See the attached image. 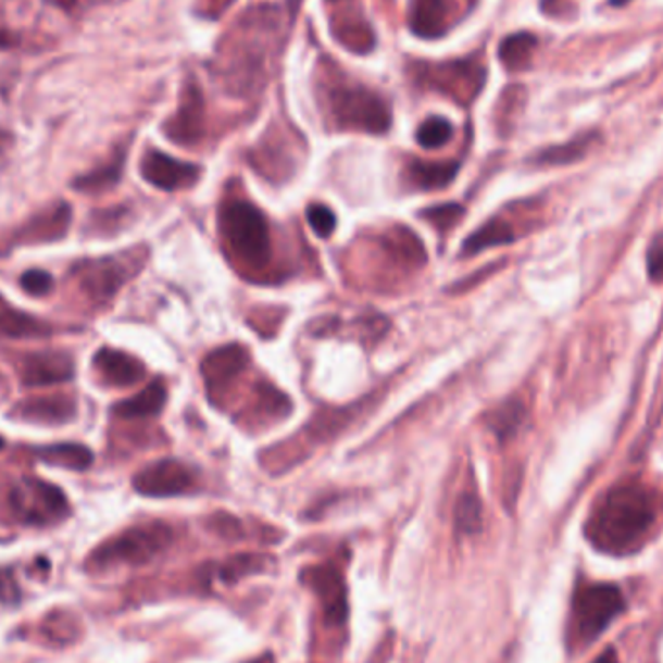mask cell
Listing matches in <instances>:
<instances>
[{
    "instance_id": "obj_5",
    "label": "cell",
    "mask_w": 663,
    "mask_h": 663,
    "mask_svg": "<svg viewBox=\"0 0 663 663\" xmlns=\"http://www.w3.org/2000/svg\"><path fill=\"white\" fill-rule=\"evenodd\" d=\"M326 105L330 117L340 128L365 130L371 135H383L390 128V109L377 91L361 84L332 78L326 88Z\"/></svg>"
},
{
    "instance_id": "obj_7",
    "label": "cell",
    "mask_w": 663,
    "mask_h": 663,
    "mask_svg": "<svg viewBox=\"0 0 663 663\" xmlns=\"http://www.w3.org/2000/svg\"><path fill=\"white\" fill-rule=\"evenodd\" d=\"M14 516L29 526H47L63 521L68 501L61 489L39 479H22L10 493Z\"/></svg>"
},
{
    "instance_id": "obj_36",
    "label": "cell",
    "mask_w": 663,
    "mask_h": 663,
    "mask_svg": "<svg viewBox=\"0 0 663 663\" xmlns=\"http://www.w3.org/2000/svg\"><path fill=\"white\" fill-rule=\"evenodd\" d=\"M22 289L34 297H46L53 289V278L43 270H27L26 274L20 278Z\"/></svg>"
},
{
    "instance_id": "obj_6",
    "label": "cell",
    "mask_w": 663,
    "mask_h": 663,
    "mask_svg": "<svg viewBox=\"0 0 663 663\" xmlns=\"http://www.w3.org/2000/svg\"><path fill=\"white\" fill-rule=\"evenodd\" d=\"M225 247L251 268L266 266L272 257L270 227L261 210L247 200H232L220 212Z\"/></svg>"
},
{
    "instance_id": "obj_15",
    "label": "cell",
    "mask_w": 663,
    "mask_h": 663,
    "mask_svg": "<svg viewBox=\"0 0 663 663\" xmlns=\"http://www.w3.org/2000/svg\"><path fill=\"white\" fill-rule=\"evenodd\" d=\"M14 417L22 422L39 423V425H64L72 422L76 415V400L72 396L53 395L41 398H29L20 402Z\"/></svg>"
},
{
    "instance_id": "obj_31",
    "label": "cell",
    "mask_w": 663,
    "mask_h": 663,
    "mask_svg": "<svg viewBox=\"0 0 663 663\" xmlns=\"http://www.w3.org/2000/svg\"><path fill=\"white\" fill-rule=\"evenodd\" d=\"M454 518L458 531L462 534H477L481 529V501L474 491H466L458 499Z\"/></svg>"
},
{
    "instance_id": "obj_11",
    "label": "cell",
    "mask_w": 663,
    "mask_h": 663,
    "mask_svg": "<svg viewBox=\"0 0 663 663\" xmlns=\"http://www.w3.org/2000/svg\"><path fill=\"white\" fill-rule=\"evenodd\" d=\"M303 580L323 603L326 621L332 625H343L348 617V596L341 574L330 565L313 566L303 573Z\"/></svg>"
},
{
    "instance_id": "obj_10",
    "label": "cell",
    "mask_w": 663,
    "mask_h": 663,
    "mask_svg": "<svg viewBox=\"0 0 663 663\" xmlns=\"http://www.w3.org/2000/svg\"><path fill=\"white\" fill-rule=\"evenodd\" d=\"M140 173H142L143 180H148L155 189L167 190V192L190 189L200 179L198 165L180 162L158 150H150L143 155Z\"/></svg>"
},
{
    "instance_id": "obj_27",
    "label": "cell",
    "mask_w": 663,
    "mask_h": 663,
    "mask_svg": "<svg viewBox=\"0 0 663 663\" xmlns=\"http://www.w3.org/2000/svg\"><path fill=\"white\" fill-rule=\"evenodd\" d=\"M536 49H538V37L528 32H521V34H512L502 41L499 57L509 71H524L531 63Z\"/></svg>"
},
{
    "instance_id": "obj_3",
    "label": "cell",
    "mask_w": 663,
    "mask_h": 663,
    "mask_svg": "<svg viewBox=\"0 0 663 663\" xmlns=\"http://www.w3.org/2000/svg\"><path fill=\"white\" fill-rule=\"evenodd\" d=\"M627 601L617 584L588 583L576 586L571 608V648L590 646L625 611Z\"/></svg>"
},
{
    "instance_id": "obj_41",
    "label": "cell",
    "mask_w": 663,
    "mask_h": 663,
    "mask_svg": "<svg viewBox=\"0 0 663 663\" xmlns=\"http://www.w3.org/2000/svg\"><path fill=\"white\" fill-rule=\"evenodd\" d=\"M628 0H610V4L613 7H623V4H627Z\"/></svg>"
},
{
    "instance_id": "obj_28",
    "label": "cell",
    "mask_w": 663,
    "mask_h": 663,
    "mask_svg": "<svg viewBox=\"0 0 663 663\" xmlns=\"http://www.w3.org/2000/svg\"><path fill=\"white\" fill-rule=\"evenodd\" d=\"M526 420V410L518 400H509L487 415V427L501 440L514 437Z\"/></svg>"
},
{
    "instance_id": "obj_2",
    "label": "cell",
    "mask_w": 663,
    "mask_h": 663,
    "mask_svg": "<svg viewBox=\"0 0 663 663\" xmlns=\"http://www.w3.org/2000/svg\"><path fill=\"white\" fill-rule=\"evenodd\" d=\"M286 14L284 9L264 7L252 10L237 24V37H241V46L229 43L225 49L227 66L222 68L227 84L234 90H239L237 93L254 90L257 78H264L262 72L268 63V37L284 34Z\"/></svg>"
},
{
    "instance_id": "obj_16",
    "label": "cell",
    "mask_w": 663,
    "mask_h": 663,
    "mask_svg": "<svg viewBox=\"0 0 663 663\" xmlns=\"http://www.w3.org/2000/svg\"><path fill=\"white\" fill-rule=\"evenodd\" d=\"M74 377V363L66 353L46 351L29 355L22 367V383L26 386H49L66 383Z\"/></svg>"
},
{
    "instance_id": "obj_30",
    "label": "cell",
    "mask_w": 663,
    "mask_h": 663,
    "mask_svg": "<svg viewBox=\"0 0 663 663\" xmlns=\"http://www.w3.org/2000/svg\"><path fill=\"white\" fill-rule=\"evenodd\" d=\"M270 563L272 561L266 555H235L234 559H229L225 565H222L220 578L227 584H234L245 578V576L264 573Z\"/></svg>"
},
{
    "instance_id": "obj_13",
    "label": "cell",
    "mask_w": 663,
    "mask_h": 663,
    "mask_svg": "<svg viewBox=\"0 0 663 663\" xmlns=\"http://www.w3.org/2000/svg\"><path fill=\"white\" fill-rule=\"evenodd\" d=\"M202 126H204V101L198 90L197 82L190 80L180 99L177 115L165 125V135L170 136L173 142L189 146L200 140Z\"/></svg>"
},
{
    "instance_id": "obj_24",
    "label": "cell",
    "mask_w": 663,
    "mask_h": 663,
    "mask_svg": "<svg viewBox=\"0 0 663 663\" xmlns=\"http://www.w3.org/2000/svg\"><path fill=\"white\" fill-rule=\"evenodd\" d=\"M37 458L43 460L47 464H51V466L66 467L72 472H84L93 462L91 450L84 445H76V442H63V445L39 449L37 450Z\"/></svg>"
},
{
    "instance_id": "obj_12",
    "label": "cell",
    "mask_w": 663,
    "mask_h": 663,
    "mask_svg": "<svg viewBox=\"0 0 663 663\" xmlns=\"http://www.w3.org/2000/svg\"><path fill=\"white\" fill-rule=\"evenodd\" d=\"M427 71V82L452 98L470 99L481 90L485 82V71L479 64L470 61L442 64V66H423Z\"/></svg>"
},
{
    "instance_id": "obj_39",
    "label": "cell",
    "mask_w": 663,
    "mask_h": 663,
    "mask_svg": "<svg viewBox=\"0 0 663 663\" xmlns=\"http://www.w3.org/2000/svg\"><path fill=\"white\" fill-rule=\"evenodd\" d=\"M592 663H617V654L613 648H608L605 652H601Z\"/></svg>"
},
{
    "instance_id": "obj_37",
    "label": "cell",
    "mask_w": 663,
    "mask_h": 663,
    "mask_svg": "<svg viewBox=\"0 0 663 663\" xmlns=\"http://www.w3.org/2000/svg\"><path fill=\"white\" fill-rule=\"evenodd\" d=\"M646 266H648V278L655 282V284H662L663 282V234L655 235L654 241L648 249V259H646Z\"/></svg>"
},
{
    "instance_id": "obj_42",
    "label": "cell",
    "mask_w": 663,
    "mask_h": 663,
    "mask_svg": "<svg viewBox=\"0 0 663 663\" xmlns=\"http://www.w3.org/2000/svg\"><path fill=\"white\" fill-rule=\"evenodd\" d=\"M332 2H338V0H332Z\"/></svg>"
},
{
    "instance_id": "obj_4",
    "label": "cell",
    "mask_w": 663,
    "mask_h": 663,
    "mask_svg": "<svg viewBox=\"0 0 663 663\" xmlns=\"http://www.w3.org/2000/svg\"><path fill=\"white\" fill-rule=\"evenodd\" d=\"M171 541L173 529L167 524H140L96 547L88 556V568L93 573H103L118 566L148 565L155 556L162 555Z\"/></svg>"
},
{
    "instance_id": "obj_32",
    "label": "cell",
    "mask_w": 663,
    "mask_h": 663,
    "mask_svg": "<svg viewBox=\"0 0 663 663\" xmlns=\"http://www.w3.org/2000/svg\"><path fill=\"white\" fill-rule=\"evenodd\" d=\"M454 135V128L450 125L447 118L430 117L417 128V142L422 148L427 150H437L440 146L450 142V138Z\"/></svg>"
},
{
    "instance_id": "obj_22",
    "label": "cell",
    "mask_w": 663,
    "mask_h": 663,
    "mask_svg": "<svg viewBox=\"0 0 663 663\" xmlns=\"http://www.w3.org/2000/svg\"><path fill=\"white\" fill-rule=\"evenodd\" d=\"M598 138H600L598 133L576 136L574 140L541 150L531 162L536 165H568V163L580 162L584 155L590 152V148Z\"/></svg>"
},
{
    "instance_id": "obj_20",
    "label": "cell",
    "mask_w": 663,
    "mask_h": 663,
    "mask_svg": "<svg viewBox=\"0 0 663 663\" xmlns=\"http://www.w3.org/2000/svg\"><path fill=\"white\" fill-rule=\"evenodd\" d=\"M460 170L458 162H415L408 165V180L415 189L437 190L449 187Z\"/></svg>"
},
{
    "instance_id": "obj_35",
    "label": "cell",
    "mask_w": 663,
    "mask_h": 663,
    "mask_svg": "<svg viewBox=\"0 0 663 663\" xmlns=\"http://www.w3.org/2000/svg\"><path fill=\"white\" fill-rule=\"evenodd\" d=\"M307 220L313 227L314 234L323 237V239L330 237L336 229V215L330 208L324 207V204H311L307 210Z\"/></svg>"
},
{
    "instance_id": "obj_21",
    "label": "cell",
    "mask_w": 663,
    "mask_h": 663,
    "mask_svg": "<svg viewBox=\"0 0 663 663\" xmlns=\"http://www.w3.org/2000/svg\"><path fill=\"white\" fill-rule=\"evenodd\" d=\"M71 224V208L68 204H57L53 210L37 215L24 229L26 241H57L63 237Z\"/></svg>"
},
{
    "instance_id": "obj_40",
    "label": "cell",
    "mask_w": 663,
    "mask_h": 663,
    "mask_svg": "<svg viewBox=\"0 0 663 663\" xmlns=\"http://www.w3.org/2000/svg\"><path fill=\"white\" fill-rule=\"evenodd\" d=\"M247 663H276V658L272 654H262L257 660H251V662Z\"/></svg>"
},
{
    "instance_id": "obj_19",
    "label": "cell",
    "mask_w": 663,
    "mask_h": 663,
    "mask_svg": "<svg viewBox=\"0 0 663 663\" xmlns=\"http://www.w3.org/2000/svg\"><path fill=\"white\" fill-rule=\"evenodd\" d=\"M165 402H167V388L162 380H155L152 385L146 386L140 395L117 403L113 410L123 420H143L162 413Z\"/></svg>"
},
{
    "instance_id": "obj_8",
    "label": "cell",
    "mask_w": 663,
    "mask_h": 663,
    "mask_svg": "<svg viewBox=\"0 0 663 663\" xmlns=\"http://www.w3.org/2000/svg\"><path fill=\"white\" fill-rule=\"evenodd\" d=\"M136 493L143 497H179L192 493L198 487V475L179 460H160L142 467L133 479Z\"/></svg>"
},
{
    "instance_id": "obj_23",
    "label": "cell",
    "mask_w": 663,
    "mask_h": 663,
    "mask_svg": "<svg viewBox=\"0 0 663 663\" xmlns=\"http://www.w3.org/2000/svg\"><path fill=\"white\" fill-rule=\"evenodd\" d=\"M516 235L509 222L504 220H489L487 224L481 225L475 234L470 235L464 245H462V257H474L477 252L499 247V245H509L514 241Z\"/></svg>"
},
{
    "instance_id": "obj_29",
    "label": "cell",
    "mask_w": 663,
    "mask_h": 663,
    "mask_svg": "<svg viewBox=\"0 0 663 663\" xmlns=\"http://www.w3.org/2000/svg\"><path fill=\"white\" fill-rule=\"evenodd\" d=\"M123 163H125V155H118L117 160H113L108 165L82 175L80 179L74 180V189H78L80 192H88V195H91V192L96 195V192H101V190L115 187L118 179H121Z\"/></svg>"
},
{
    "instance_id": "obj_25",
    "label": "cell",
    "mask_w": 663,
    "mask_h": 663,
    "mask_svg": "<svg viewBox=\"0 0 663 663\" xmlns=\"http://www.w3.org/2000/svg\"><path fill=\"white\" fill-rule=\"evenodd\" d=\"M51 334V326L34 318L32 314L20 313L9 307H0V336L9 338H43Z\"/></svg>"
},
{
    "instance_id": "obj_9",
    "label": "cell",
    "mask_w": 663,
    "mask_h": 663,
    "mask_svg": "<svg viewBox=\"0 0 663 663\" xmlns=\"http://www.w3.org/2000/svg\"><path fill=\"white\" fill-rule=\"evenodd\" d=\"M136 266L128 259L109 257L91 261L80 268V286L93 301H108L135 274Z\"/></svg>"
},
{
    "instance_id": "obj_38",
    "label": "cell",
    "mask_w": 663,
    "mask_h": 663,
    "mask_svg": "<svg viewBox=\"0 0 663 663\" xmlns=\"http://www.w3.org/2000/svg\"><path fill=\"white\" fill-rule=\"evenodd\" d=\"M20 598H22V592H20L14 573L7 571V568H0V603L14 605V603H18Z\"/></svg>"
},
{
    "instance_id": "obj_26",
    "label": "cell",
    "mask_w": 663,
    "mask_h": 663,
    "mask_svg": "<svg viewBox=\"0 0 663 663\" xmlns=\"http://www.w3.org/2000/svg\"><path fill=\"white\" fill-rule=\"evenodd\" d=\"M383 242H385L388 254H392L396 261L403 262V264L420 266V264L427 261L422 241L410 229L395 227L390 234L386 235Z\"/></svg>"
},
{
    "instance_id": "obj_18",
    "label": "cell",
    "mask_w": 663,
    "mask_h": 663,
    "mask_svg": "<svg viewBox=\"0 0 663 663\" xmlns=\"http://www.w3.org/2000/svg\"><path fill=\"white\" fill-rule=\"evenodd\" d=\"M452 20L450 0H412L410 27L420 37H439L447 32Z\"/></svg>"
},
{
    "instance_id": "obj_33",
    "label": "cell",
    "mask_w": 663,
    "mask_h": 663,
    "mask_svg": "<svg viewBox=\"0 0 663 663\" xmlns=\"http://www.w3.org/2000/svg\"><path fill=\"white\" fill-rule=\"evenodd\" d=\"M464 208L458 204H440V207H430L429 210L422 212V217H425L433 227H437L439 232H449L450 227L462 220Z\"/></svg>"
},
{
    "instance_id": "obj_14",
    "label": "cell",
    "mask_w": 663,
    "mask_h": 663,
    "mask_svg": "<svg viewBox=\"0 0 663 663\" xmlns=\"http://www.w3.org/2000/svg\"><path fill=\"white\" fill-rule=\"evenodd\" d=\"M249 365V353L242 346H227L215 350L204 359L202 375L207 380L210 396L222 395V390L232 385L235 377H239Z\"/></svg>"
},
{
    "instance_id": "obj_34",
    "label": "cell",
    "mask_w": 663,
    "mask_h": 663,
    "mask_svg": "<svg viewBox=\"0 0 663 663\" xmlns=\"http://www.w3.org/2000/svg\"><path fill=\"white\" fill-rule=\"evenodd\" d=\"M208 528L214 531L215 536L224 539H241L245 536V529L239 518H235L234 514L227 512H215L208 518Z\"/></svg>"
},
{
    "instance_id": "obj_17",
    "label": "cell",
    "mask_w": 663,
    "mask_h": 663,
    "mask_svg": "<svg viewBox=\"0 0 663 663\" xmlns=\"http://www.w3.org/2000/svg\"><path fill=\"white\" fill-rule=\"evenodd\" d=\"M93 367L98 371L99 377L103 378V383L118 388L136 385L146 375L142 361L113 348L99 350L93 358Z\"/></svg>"
},
{
    "instance_id": "obj_1",
    "label": "cell",
    "mask_w": 663,
    "mask_h": 663,
    "mask_svg": "<svg viewBox=\"0 0 663 663\" xmlns=\"http://www.w3.org/2000/svg\"><path fill=\"white\" fill-rule=\"evenodd\" d=\"M655 518L658 502L648 487L615 485L596 504L586 526V536L603 553L630 555L650 536Z\"/></svg>"
}]
</instances>
